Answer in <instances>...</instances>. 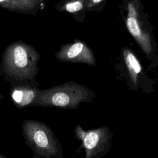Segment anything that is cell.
Instances as JSON below:
<instances>
[{"label":"cell","mask_w":158,"mask_h":158,"mask_svg":"<svg viewBox=\"0 0 158 158\" xmlns=\"http://www.w3.org/2000/svg\"><path fill=\"white\" fill-rule=\"evenodd\" d=\"M40 54L35 47L21 40L6 46L2 53L0 80L10 86L30 85L39 86L36 80L40 68Z\"/></svg>","instance_id":"cell-1"},{"label":"cell","mask_w":158,"mask_h":158,"mask_svg":"<svg viewBox=\"0 0 158 158\" xmlns=\"http://www.w3.org/2000/svg\"><path fill=\"white\" fill-rule=\"evenodd\" d=\"M95 98L94 92L85 85L69 81L48 89H41L32 106L77 109L81 104L91 102Z\"/></svg>","instance_id":"cell-2"},{"label":"cell","mask_w":158,"mask_h":158,"mask_svg":"<svg viewBox=\"0 0 158 158\" xmlns=\"http://www.w3.org/2000/svg\"><path fill=\"white\" fill-rule=\"evenodd\" d=\"M22 133L33 158H64L61 144L45 123L25 119L22 123Z\"/></svg>","instance_id":"cell-3"},{"label":"cell","mask_w":158,"mask_h":158,"mask_svg":"<svg viewBox=\"0 0 158 158\" xmlns=\"http://www.w3.org/2000/svg\"><path fill=\"white\" fill-rule=\"evenodd\" d=\"M127 28L144 53L148 57L153 51L152 28L140 0H122Z\"/></svg>","instance_id":"cell-4"},{"label":"cell","mask_w":158,"mask_h":158,"mask_svg":"<svg viewBox=\"0 0 158 158\" xmlns=\"http://www.w3.org/2000/svg\"><path fill=\"white\" fill-rule=\"evenodd\" d=\"M75 138L81 141V148L85 152V158H101L108 153L112 144L113 135L109 127L103 125L95 129L85 130L78 123L74 130Z\"/></svg>","instance_id":"cell-5"},{"label":"cell","mask_w":158,"mask_h":158,"mask_svg":"<svg viewBox=\"0 0 158 158\" xmlns=\"http://www.w3.org/2000/svg\"><path fill=\"white\" fill-rule=\"evenodd\" d=\"M54 56L57 60L62 62L96 65V57L92 49L87 43L78 39L62 44Z\"/></svg>","instance_id":"cell-6"},{"label":"cell","mask_w":158,"mask_h":158,"mask_svg":"<svg viewBox=\"0 0 158 158\" xmlns=\"http://www.w3.org/2000/svg\"><path fill=\"white\" fill-rule=\"evenodd\" d=\"M41 89L37 86L19 85L10 86V96L12 102L19 109L31 107Z\"/></svg>","instance_id":"cell-7"},{"label":"cell","mask_w":158,"mask_h":158,"mask_svg":"<svg viewBox=\"0 0 158 158\" xmlns=\"http://www.w3.org/2000/svg\"><path fill=\"white\" fill-rule=\"evenodd\" d=\"M123 56L131 80L135 85H136L138 75L142 70L141 65L130 48L125 47L123 49Z\"/></svg>","instance_id":"cell-8"},{"label":"cell","mask_w":158,"mask_h":158,"mask_svg":"<svg viewBox=\"0 0 158 158\" xmlns=\"http://www.w3.org/2000/svg\"><path fill=\"white\" fill-rule=\"evenodd\" d=\"M82 7H83V5H82L81 2H80L79 1H76V2H73L72 3L68 4L66 6L65 9L69 12L74 13V12L80 10L82 9Z\"/></svg>","instance_id":"cell-9"},{"label":"cell","mask_w":158,"mask_h":158,"mask_svg":"<svg viewBox=\"0 0 158 158\" xmlns=\"http://www.w3.org/2000/svg\"><path fill=\"white\" fill-rule=\"evenodd\" d=\"M104 0H92V3L93 4H97L101 2H102Z\"/></svg>","instance_id":"cell-10"},{"label":"cell","mask_w":158,"mask_h":158,"mask_svg":"<svg viewBox=\"0 0 158 158\" xmlns=\"http://www.w3.org/2000/svg\"><path fill=\"white\" fill-rule=\"evenodd\" d=\"M4 95H3V94H2L1 93H0V101L1 100H2L3 98H4Z\"/></svg>","instance_id":"cell-11"},{"label":"cell","mask_w":158,"mask_h":158,"mask_svg":"<svg viewBox=\"0 0 158 158\" xmlns=\"http://www.w3.org/2000/svg\"><path fill=\"white\" fill-rule=\"evenodd\" d=\"M0 158H6V156H5L3 154H2L1 153H0Z\"/></svg>","instance_id":"cell-12"},{"label":"cell","mask_w":158,"mask_h":158,"mask_svg":"<svg viewBox=\"0 0 158 158\" xmlns=\"http://www.w3.org/2000/svg\"><path fill=\"white\" fill-rule=\"evenodd\" d=\"M6 1V0H0V2H1V1Z\"/></svg>","instance_id":"cell-13"}]
</instances>
